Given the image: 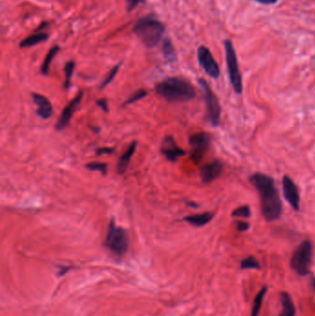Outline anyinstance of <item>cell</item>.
Listing matches in <instances>:
<instances>
[{
  "label": "cell",
  "instance_id": "cell-1",
  "mask_svg": "<svg viewBox=\"0 0 315 316\" xmlns=\"http://www.w3.org/2000/svg\"><path fill=\"white\" fill-rule=\"evenodd\" d=\"M249 182L259 193L265 219L269 222L279 219L283 213V204L274 180L265 174L254 173L250 176Z\"/></svg>",
  "mask_w": 315,
  "mask_h": 316
},
{
  "label": "cell",
  "instance_id": "cell-2",
  "mask_svg": "<svg viewBox=\"0 0 315 316\" xmlns=\"http://www.w3.org/2000/svg\"><path fill=\"white\" fill-rule=\"evenodd\" d=\"M155 92L171 103L189 102L196 96L194 87L188 81L178 77L167 78L159 83L155 87Z\"/></svg>",
  "mask_w": 315,
  "mask_h": 316
},
{
  "label": "cell",
  "instance_id": "cell-3",
  "mask_svg": "<svg viewBox=\"0 0 315 316\" xmlns=\"http://www.w3.org/2000/svg\"><path fill=\"white\" fill-rule=\"evenodd\" d=\"M165 25L153 15L138 19L133 27V33L148 48L156 47L162 40Z\"/></svg>",
  "mask_w": 315,
  "mask_h": 316
},
{
  "label": "cell",
  "instance_id": "cell-4",
  "mask_svg": "<svg viewBox=\"0 0 315 316\" xmlns=\"http://www.w3.org/2000/svg\"><path fill=\"white\" fill-rule=\"evenodd\" d=\"M225 54H226V63L228 67L229 81L234 92L237 95H241L243 91V83L242 77L239 70V62L237 58L236 49L233 42L230 39H225L224 42Z\"/></svg>",
  "mask_w": 315,
  "mask_h": 316
},
{
  "label": "cell",
  "instance_id": "cell-5",
  "mask_svg": "<svg viewBox=\"0 0 315 316\" xmlns=\"http://www.w3.org/2000/svg\"><path fill=\"white\" fill-rule=\"evenodd\" d=\"M105 246L117 256H121L128 250L129 239L124 229L117 227L114 219H111L105 240Z\"/></svg>",
  "mask_w": 315,
  "mask_h": 316
},
{
  "label": "cell",
  "instance_id": "cell-6",
  "mask_svg": "<svg viewBox=\"0 0 315 316\" xmlns=\"http://www.w3.org/2000/svg\"><path fill=\"white\" fill-rule=\"evenodd\" d=\"M313 249L312 241L306 240L294 251L290 260V266L297 274L305 276L309 273L313 260Z\"/></svg>",
  "mask_w": 315,
  "mask_h": 316
},
{
  "label": "cell",
  "instance_id": "cell-7",
  "mask_svg": "<svg viewBox=\"0 0 315 316\" xmlns=\"http://www.w3.org/2000/svg\"><path fill=\"white\" fill-rule=\"evenodd\" d=\"M198 83L203 93L207 119L214 128H216L219 126L221 119V106L218 98L213 93L208 83L205 80L200 79Z\"/></svg>",
  "mask_w": 315,
  "mask_h": 316
},
{
  "label": "cell",
  "instance_id": "cell-8",
  "mask_svg": "<svg viewBox=\"0 0 315 316\" xmlns=\"http://www.w3.org/2000/svg\"><path fill=\"white\" fill-rule=\"evenodd\" d=\"M189 144L191 147V160L195 164L200 163L204 154L210 147V135L203 132L194 133L190 137Z\"/></svg>",
  "mask_w": 315,
  "mask_h": 316
},
{
  "label": "cell",
  "instance_id": "cell-9",
  "mask_svg": "<svg viewBox=\"0 0 315 316\" xmlns=\"http://www.w3.org/2000/svg\"><path fill=\"white\" fill-rule=\"evenodd\" d=\"M197 58L200 67L205 73L213 79H218L220 68L217 62L211 53L210 49L204 46H200L197 50Z\"/></svg>",
  "mask_w": 315,
  "mask_h": 316
},
{
  "label": "cell",
  "instance_id": "cell-10",
  "mask_svg": "<svg viewBox=\"0 0 315 316\" xmlns=\"http://www.w3.org/2000/svg\"><path fill=\"white\" fill-rule=\"evenodd\" d=\"M282 188L286 201L295 211L300 209V196L296 183L287 175L282 178Z\"/></svg>",
  "mask_w": 315,
  "mask_h": 316
},
{
  "label": "cell",
  "instance_id": "cell-11",
  "mask_svg": "<svg viewBox=\"0 0 315 316\" xmlns=\"http://www.w3.org/2000/svg\"><path fill=\"white\" fill-rule=\"evenodd\" d=\"M83 93L82 91H80V93L63 109L61 116L58 118L57 124H56V130L57 131H63L68 125L69 120L71 119L72 116L74 114V112L76 111L78 106H79L82 99H83Z\"/></svg>",
  "mask_w": 315,
  "mask_h": 316
},
{
  "label": "cell",
  "instance_id": "cell-12",
  "mask_svg": "<svg viewBox=\"0 0 315 316\" xmlns=\"http://www.w3.org/2000/svg\"><path fill=\"white\" fill-rule=\"evenodd\" d=\"M225 165L220 160H215L205 166H201L200 169V177L201 182L205 184H209L216 181L221 173L223 172Z\"/></svg>",
  "mask_w": 315,
  "mask_h": 316
},
{
  "label": "cell",
  "instance_id": "cell-13",
  "mask_svg": "<svg viewBox=\"0 0 315 316\" xmlns=\"http://www.w3.org/2000/svg\"><path fill=\"white\" fill-rule=\"evenodd\" d=\"M161 152L170 162H176L180 157L186 154V152L177 144L172 136H166L163 140Z\"/></svg>",
  "mask_w": 315,
  "mask_h": 316
},
{
  "label": "cell",
  "instance_id": "cell-14",
  "mask_svg": "<svg viewBox=\"0 0 315 316\" xmlns=\"http://www.w3.org/2000/svg\"><path fill=\"white\" fill-rule=\"evenodd\" d=\"M32 97L33 103L37 106V115L43 119L50 118L53 114V106L48 98L39 94H33Z\"/></svg>",
  "mask_w": 315,
  "mask_h": 316
},
{
  "label": "cell",
  "instance_id": "cell-15",
  "mask_svg": "<svg viewBox=\"0 0 315 316\" xmlns=\"http://www.w3.org/2000/svg\"><path fill=\"white\" fill-rule=\"evenodd\" d=\"M215 214L212 212H205V213H200V214H195V215H190L184 217V221L188 222L191 224V226L194 227H203L207 225L210 222Z\"/></svg>",
  "mask_w": 315,
  "mask_h": 316
},
{
  "label": "cell",
  "instance_id": "cell-16",
  "mask_svg": "<svg viewBox=\"0 0 315 316\" xmlns=\"http://www.w3.org/2000/svg\"><path fill=\"white\" fill-rule=\"evenodd\" d=\"M136 148H137V143L133 142L131 145L128 147V149L125 151V153L120 156L119 161L117 163V173L118 174L122 175L126 172V170L128 169V166L131 162V159L136 151Z\"/></svg>",
  "mask_w": 315,
  "mask_h": 316
},
{
  "label": "cell",
  "instance_id": "cell-17",
  "mask_svg": "<svg viewBox=\"0 0 315 316\" xmlns=\"http://www.w3.org/2000/svg\"><path fill=\"white\" fill-rule=\"evenodd\" d=\"M48 38H49V35L47 33H37L36 32L35 33L30 35L24 40H22L20 42V44H19V48H32V47L39 45L40 43H43V42L47 41Z\"/></svg>",
  "mask_w": 315,
  "mask_h": 316
},
{
  "label": "cell",
  "instance_id": "cell-18",
  "mask_svg": "<svg viewBox=\"0 0 315 316\" xmlns=\"http://www.w3.org/2000/svg\"><path fill=\"white\" fill-rule=\"evenodd\" d=\"M281 302H282V312L279 316H295L296 308L293 303L292 299L287 293L283 292L281 294Z\"/></svg>",
  "mask_w": 315,
  "mask_h": 316
},
{
  "label": "cell",
  "instance_id": "cell-19",
  "mask_svg": "<svg viewBox=\"0 0 315 316\" xmlns=\"http://www.w3.org/2000/svg\"><path fill=\"white\" fill-rule=\"evenodd\" d=\"M162 50L163 55L166 60L170 63H173L177 60V53L170 39L166 38L163 41Z\"/></svg>",
  "mask_w": 315,
  "mask_h": 316
},
{
  "label": "cell",
  "instance_id": "cell-20",
  "mask_svg": "<svg viewBox=\"0 0 315 316\" xmlns=\"http://www.w3.org/2000/svg\"><path fill=\"white\" fill-rule=\"evenodd\" d=\"M60 48L58 46H54L53 48H50V50L48 51V55L46 56V58L44 59V62L42 64L41 67V72L43 75H48L49 72V68H50V64L53 61L54 58L56 57L57 53L59 52Z\"/></svg>",
  "mask_w": 315,
  "mask_h": 316
},
{
  "label": "cell",
  "instance_id": "cell-21",
  "mask_svg": "<svg viewBox=\"0 0 315 316\" xmlns=\"http://www.w3.org/2000/svg\"><path fill=\"white\" fill-rule=\"evenodd\" d=\"M266 291H267V287H263L259 291V293H258L256 297L254 299V302H253V306H252L250 316H258V315H259L260 310H261V307H262V304H263L264 298H265V294H266Z\"/></svg>",
  "mask_w": 315,
  "mask_h": 316
},
{
  "label": "cell",
  "instance_id": "cell-22",
  "mask_svg": "<svg viewBox=\"0 0 315 316\" xmlns=\"http://www.w3.org/2000/svg\"><path fill=\"white\" fill-rule=\"evenodd\" d=\"M240 267L241 269H260L261 266L257 259L253 256H249L241 261Z\"/></svg>",
  "mask_w": 315,
  "mask_h": 316
},
{
  "label": "cell",
  "instance_id": "cell-23",
  "mask_svg": "<svg viewBox=\"0 0 315 316\" xmlns=\"http://www.w3.org/2000/svg\"><path fill=\"white\" fill-rule=\"evenodd\" d=\"M74 68H75V62L74 61H68L67 64L65 65V68H64V71H65V83H64V86L66 89H67L70 85V81H71V78L73 75Z\"/></svg>",
  "mask_w": 315,
  "mask_h": 316
},
{
  "label": "cell",
  "instance_id": "cell-24",
  "mask_svg": "<svg viewBox=\"0 0 315 316\" xmlns=\"http://www.w3.org/2000/svg\"><path fill=\"white\" fill-rule=\"evenodd\" d=\"M251 215L250 208L249 205H241L238 208L231 213V216L233 217H243V218H249Z\"/></svg>",
  "mask_w": 315,
  "mask_h": 316
},
{
  "label": "cell",
  "instance_id": "cell-25",
  "mask_svg": "<svg viewBox=\"0 0 315 316\" xmlns=\"http://www.w3.org/2000/svg\"><path fill=\"white\" fill-rule=\"evenodd\" d=\"M147 96V92L143 89L138 90L137 92H135L133 96L129 97L126 101H125L124 106L126 105H133L134 103L142 100L145 96Z\"/></svg>",
  "mask_w": 315,
  "mask_h": 316
},
{
  "label": "cell",
  "instance_id": "cell-26",
  "mask_svg": "<svg viewBox=\"0 0 315 316\" xmlns=\"http://www.w3.org/2000/svg\"><path fill=\"white\" fill-rule=\"evenodd\" d=\"M85 167L87 169H90L92 171H99L103 175H105L107 171V165L105 163H101V162H92V163L86 164Z\"/></svg>",
  "mask_w": 315,
  "mask_h": 316
},
{
  "label": "cell",
  "instance_id": "cell-27",
  "mask_svg": "<svg viewBox=\"0 0 315 316\" xmlns=\"http://www.w3.org/2000/svg\"><path fill=\"white\" fill-rule=\"evenodd\" d=\"M119 67H120V64L115 66V67L110 70V72L108 73V75H107V77L105 78V81H104V82L102 83V84L100 85V89H101V90H103L104 88L107 86V85H108V84H109V83L114 80L115 77H116V73H117V71H118V69H119Z\"/></svg>",
  "mask_w": 315,
  "mask_h": 316
},
{
  "label": "cell",
  "instance_id": "cell-28",
  "mask_svg": "<svg viewBox=\"0 0 315 316\" xmlns=\"http://www.w3.org/2000/svg\"><path fill=\"white\" fill-rule=\"evenodd\" d=\"M144 0H126L127 2V8L129 11L133 10L138 5H140L141 3H143Z\"/></svg>",
  "mask_w": 315,
  "mask_h": 316
},
{
  "label": "cell",
  "instance_id": "cell-29",
  "mask_svg": "<svg viewBox=\"0 0 315 316\" xmlns=\"http://www.w3.org/2000/svg\"><path fill=\"white\" fill-rule=\"evenodd\" d=\"M96 105H98L105 113H108L109 112V107H108L107 101L105 99H104V98H101V99L97 100L96 101Z\"/></svg>",
  "mask_w": 315,
  "mask_h": 316
},
{
  "label": "cell",
  "instance_id": "cell-30",
  "mask_svg": "<svg viewBox=\"0 0 315 316\" xmlns=\"http://www.w3.org/2000/svg\"><path fill=\"white\" fill-rule=\"evenodd\" d=\"M114 152V148L111 147H101L96 149V153L97 155H103V154H110Z\"/></svg>",
  "mask_w": 315,
  "mask_h": 316
},
{
  "label": "cell",
  "instance_id": "cell-31",
  "mask_svg": "<svg viewBox=\"0 0 315 316\" xmlns=\"http://www.w3.org/2000/svg\"><path fill=\"white\" fill-rule=\"evenodd\" d=\"M249 229V224L247 222H243V221H238L237 222V230L239 232L247 231Z\"/></svg>",
  "mask_w": 315,
  "mask_h": 316
},
{
  "label": "cell",
  "instance_id": "cell-32",
  "mask_svg": "<svg viewBox=\"0 0 315 316\" xmlns=\"http://www.w3.org/2000/svg\"><path fill=\"white\" fill-rule=\"evenodd\" d=\"M256 3H259L261 5H265V6H273V5H276L278 0H252Z\"/></svg>",
  "mask_w": 315,
  "mask_h": 316
},
{
  "label": "cell",
  "instance_id": "cell-33",
  "mask_svg": "<svg viewBox=\"0 0 315 316\" xmlns=\"http://www.w3.org/2000/svg\"><path fill=\"white\" fill-rule=\"evenodd\" d=\"M187 204H188L189 206H191V207H194V208H197V207H199V204L195 203L194 201H187Z\"/></svg>",
  "mask_w": 315,
  "mask_h": 316
},
{
  "label": "cell",
  "instance_id": "cell-34",
  "mask_svg": "<svg viewBox=\"0 0 315 316\" xmlns=\"http://www.w3.org/2000/svg\"><path fill=\"white\" fill-rule=\"evenodd\" d=\"M312 284H313V287H314V289L315 290V278L312 279Z\"/></svg>",
  "mask_w": 315,
  "mask_h": 316
}]
</instances>
